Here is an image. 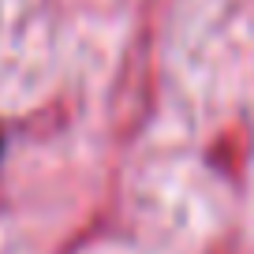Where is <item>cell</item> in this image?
I'll return each instance as SVG.
<instances>
[{
    "mask_svg": "<svg viewBox=\"0 0 254 254\" xmlns=\"http://www.w3.org/2000/svg\"><path fill=\"white\" fill-rule=\"evenodd\" d=\"M0 150H4V142H0Z\"/></svg>",
    "mask_w": 254,
    "mask_h": 254,
    "instance_id": "cell-1",
    "label": "cell"
}]
</instances>
